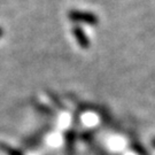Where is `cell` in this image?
I'll list each match as a JSON object with an SVG mask.
<instances>
[{"instance_id":"obj_1","label":"cell","mask_w":155,"mask_h":155,"mask_svg":"<svg viewBox=\"0 0 155 155\" xmlns=\"http://www.w3.org/2000/svg\"><path fill=\"white\" fill-rule=\"evenodd\" d=\"M69 20L72 22L76 23H84V24H89V25H97L99 23V18L98 16L91 13V12H85V11H76L72 9L69 12L68 14Z\"/></svg>"},{"instance_id":"obj_2","label":"cell","mask_w":155,"mask_h":155,"mask_svg":"<svg viewBox=\"0 0 155 155\" xmlns=\"http://www.w3.org/2000/svg\"><path fill=\"white\" fill-rule=\"evenodd\" d=\"M72 35L75 36V38L77 40L78 45H79L83 50H87V48H89L90 45H91L90 39H89V37H87V35L85 33V31H84L79 25H75V27L72 28Z\"/></svg>"},{"instance_id":"obj_3","label":"cell","mask_w":155,"mask_h":155,"mask_svg":"<svg viewBox=\"0 0 155 155\" xmlns=\"http://www.w3.org/2000/svg\"><path fill=\"white\" fill-rule=\"evenodd\" d=\"M0 147H1L2 150H5L8 155H22L18 150H16L15 148H13V147H11V146H8V145L6 144H0Z\"/></svg>"},{"instance_id":"obj_4","label":"cell","mask_w":155,"mask_h":155,"mask_svg":"<svg viewBox=\"0 0 155 155\" xmlns=\"http://www.w3.org/2000/svg\"><path fill=\"white\" fill-rule=\"evenodd\" d=\"M2 35H4V29H2L1 27H0V38L2 37Z\"/></svg>"},{"instance_id":"obj_5","label":"cell","mask_w":155,"mask_h":155,"mask_svg":"<svg viewBox=\"0 0 155 155\" xmlns=\"http://www.w3.org/2000/svg\"><path fill=\"white\" fill-rule=\"evenodd\" d=\"M152 145H153V147H155V138L152 140Z\"/></svg>"}]
</instances>
